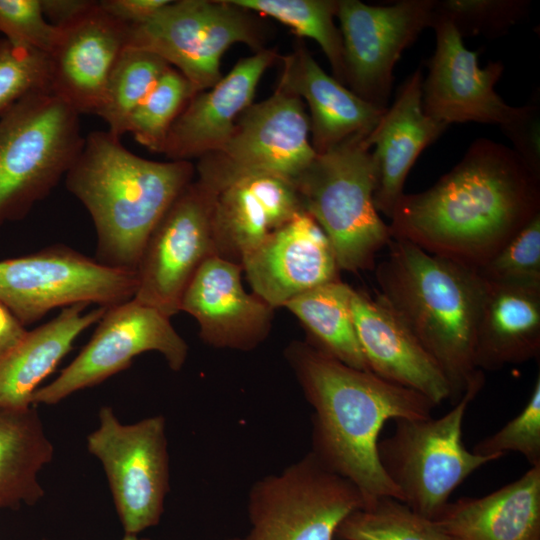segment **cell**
<instances>
[{"instance_id": "cell-12", "label": "cell", "mask_w": 540, "mask_h": 540, "mask_svg": "<svg viewBox=\"0 0 540 540\" xmlns=\"http://www.w3.org/2000/svg\"><path fill=\"white\" fill-rule=\"evenodd\" d=\"M86 444L103 466L125 534L157 525L170 488L165 417L123 424L110 406H102Z\"/></svg>"}, {"instance_id": "cell-27", "label": "cell", "mask_w": 540, "mask_h": 540, "mask_svg": "<svg viewBox=\"0 0 540 540\" xmlns=\"http://www.w3.org/2000/svg\"><path fill=\"white\" fill-rule=\"evenodd\" d=\"M88 304L65 307L48 322L30 330L0 354V409H25L41 383L72 350L80 334L97 323L107 308L85 311Z\"/></svg>"}, {"instance_id": "cell-2", "label": "cell", "mask_w": 540, "mask_h": 540, "mask_svg": "<svg viewBox=\"0 0 540 540\" xmlns=\"http://www.w3.org/2000/svg\"><path fill=\"white\" fill-rule=\"evenodd\" d=\"M285 357L313 409L310 452L352 482L366 504L383 496L402 501L379 461L380 432L389 420L431 417L436 405L412 389L350 367L308 341L292 342Z\"/></svg>"}, {"instance_id": "cell-34", "label": "cell", "mask_w": 540, "mask_h": 540, "mask_svg": "<svg viewBox=\"0 0 540 540\" xmlns=\"http://www.w3.org/2000/svg\"><path fill=\"white\" fill-rule=\"evenodd\" d=\"M42 89H49L48 55L1 40L0 116L24 96Z\"/></svg>"}, {"instance_id": "cell-38", "label": "cell", "mask_w": 540, "mask_h": 540, "mask_svg": "<svg viewBox=\"0 0 540 540\" xmlns=\"http://www.w3.org/2000/svg\"><path fill=\"white\" fill-rule=\"evenodd\" d=\"M0 33L10 42L48 55L60 29L45 18L41 0H0Z\"/></svg>"}, {"instance_id": "cell-43", "label": "cell", "mask_w": 540, "mask_h": 540, "mask_svg": "<svg viewBox=\"0 0 540 540\" xmlns=\"http://www.w3.org/2000/svg\"><path fill=\"white\" fill-rule=\"evenodd\" d=\"M228 540H246V539H245V537L244 538L233 537V538H230Z\"/></svg>"}, {"instance_id": "cell-33", "label": "cell", "mask_w": 540, "mask_h": 540, "mask_svg": "<svg viewBox=\"0 0 540 540\" xmlns=\"http://www.w3.org/2000/svg\"><path fill=\"white\" fill-rule=\"evenodd\" d=\"M194 94L190 82L170 66L128 118L126 133L150 151L160 152L172 124Z\"/></svg>"}, {"instance_id": "cell-11", "label": "cell", "mask_w": 540, "mask_h": 540, "mask_svg": "<svg viewBox=\"0 0 540 540\" xmlns=\"http://www.w3.org/2000/svg\"><path fill=\"white\" fill-rule=\"evenodd\" d=\"M309 134L303 100L277 88L242 112L221 148L198 159L197 180L216 192L252 175L293 182L316 155Z\"/></svg>"}, {"instance_id": "cell-13", "label": "cell", "mask_w": 540, "mask_h": 540, "mask_svg": "<svg viewBox=\"0 0 540 540\" xmlns=\"http://www.w3.org/2000/svg\"><path fill=\"white\" fill-rule=\"evenodd\" d=\"M97 323L92 337L70 364L36 390L34 406L54 405L99 385L129 368L145 352H159L173 371H179L187 359L188 346L170 318L134 298L107 308Z\"/></svg>"}, {"instance_id": "cell-21", "label": "cell", "mask_w": 540, "mask_h": 540, "mask_svg": "<svg viewBox=\"0 0 540 540\" xmlns=\"http://www.w3.org/2000/svg\"><path fill=\"white\" fill-rule=\"evenodd\" d=\"M277 57L274 50L263 49L242 58L214 86L194 94L172 124L160 153L173 161H191L221 148Z\"/></svg>"}, {"instance_id": "cell-42", "label": "cell", "mask_w": 540, "mask_h": 540, "mask_svg": "<svg viewBox=\"0 0 540 540\" xmlns=\"http://www.w3.org/2000/svg\"><path fill=\"white\" fill-rule=\"evenodd\" d=\"M42 540H49V539H42ZM122 540H151V539L140 538L138 534H125Z\"/></svg>"}, {"instance_id": "cell-18", "label": "cell", "mask_w": 540, "mask_h": 540, "mask_svg": "<svg viewBox=\"0 0 540 540\" xmlns=\"http://www.w3.org/2000/svg\"><path fill=\"white\" fill-rule=\"evenodd\" d=\"M241 266L253 293L273 309L339 279L327 236L304 210L246 254Z\"/></svg>"}, {"instance_id": "cell-36", "label": "cell", "mask_w": 540, "mask_h": 540, "mask_svg": "<svg viewBox=\"0 0 540 540\" xmlns=\"http://www.w3.org/2000/svg\"><path fill=\"white\" fill-rule=\"evenodd\" d=\"M527 11V1L447 0L435 3V13L450 20L462 37L502 33Z\"/></svg>"}, {"instance_id": "cell-41", "label": "cell", "mask_w": 540, "mask_h": 540, "mask_svg": "<svg viewBox=\"0 0 540 540\" xmlns=\"http://www.w3.org/2000/svg\"><path fill=\"white\" fill-rule=\"evenodd\" d=\"M26 332L25 326L0 304V354L14 346Z\"/></svg>"}, {"instance_id": "cell-37", "label": "cell", "mask_w": 540, "mask_h": 540, "mask_svg": "<svg viewBox=\"0 0 540 540\" xmlns=\"http://www.w3.org/2000/svg\"><path fill=\"white\" fill-rule=\"evenodd\" d=\"M472 452L501 458L517 452L530 467L540 465V376H537L531 395L521 412L502 428L477 442Z\"/></svg>"}, {"instance_id": "cell-8", "label": "cell", "mask_w": 540, "mask_h": 540, "mask_svg": "<svg viewBox=\"0 0 540 540\" xmlns=\"http://www.w3.org/2000/svg\"><path fill=\"white\" fill-rule=\"evenodd\" d=\"M365 498L348 479L308 452L279 473L254 482L248 493L246 540H334L342 521Z\"/></svg>"}, {"instance_id": "cell-4", "label": "cell", "mask_w": 540, "mask_h": 540, "mask_svg": "<svg viewBox=\"0 0 540 540\" xmlns=\"http://www.w3.org/2000/svg\"><path fill=\"white\" fill-rule=\"evenodd\" d=\"M376 267L378 294L439 366L456 404L483 371L474 359L484 293L477 269L392 238Z\"/></svg>"}, {"instance_id": "cell-29", "label": "cell", "mask_w": 540, "mask_h": 540, "mask_svg": "<svg viewBox=\"0 0 540 540\" xmlns=\"http://www.w3.org/2000/svg\"><path fill=\"white\" fill-rule=\"evenodd\" d=\"M353 290L336 279L296 296L284 307L305 326L312 345L350 367L370 371L354 328Z\"/></svg>"}, {"instance_id": "cell-15", "label": "cell", "mask_w": 540, "mask_h": 540, "mask_svg": "<svg viewBox=\"0 0 540 540\" xmlns=\"http://www.w3.org/2000/svg\"><path fill=\"white\" fill-rule=\"evenodd\" d=\"M216 195L196 179L172 202L138 263L135 300L169 318L180 311L190 280L201 264L215 255L212 221Z\"/></svg>"}, {"instance_id": "cell-5", "label": "cell", "mask_w": 540, "mask_h": 540, "mask_svg": "<svg viewBox=\"0 0 540 540\" xmlns=\"http://www.w3.org/2000/svg\"><path fill=\"white\" fill-rule=\"evenodd\" d=\"M368 135L316 153L293 181L302 209L327 236L339 270L350 272L374 268L377 253L392 239L374 205L377 172Z\"/></svg>"}, {"instance_id": "cell-30", "label": "cell", "mask_w": 540, "mask_h": 540, "mask_svg": "<svg viewBox=\"0 0 540 540\" xmlns=\"http://www.w3.org/2000/svg\"><path fill=\"white\" fill-rule=\"evenodd\" d=\"M252 13L271 17L297 36L316 41L328 58L334 78L347 84L343 39L334 24L338 0H230Z\"/></svg>"}, {"instance_id": "cell-26", "label": "cell", "mask_w": 540, "mask_h": 540, "mask_svg": "<svg viewBox=\"0 0 540 540\" xmlns=\"http://www.w3.org/2000/svg\"><path fill=\"white\" fill-rule=\"evenodd\" d=\"M433 520L454 540H540V465L485 496L448 502Z\"/></svg>"}, {"instance_id": "cell-6", "label": "cell", "mask_w": 540, "mask_h": 540, "mask_svg": "<svg viewBox=\"0 0 540 540\" xmlns=\"http://www.w3.org/2000/svg\"><path fill=\"white\" fill-rule=\"evenodd\" d=\"M79 116L49 89L0 116V225L24 218L65 177L85 142Z\"/></svg>"}, {"instance_id": "cell-7", "label": "cell", "mask_w": 540, "mask_h": 540, "mask_svg": "<svg viewBox=\"0 0 540 540\" xmlns=\"http://www.w3.org/2000/svg\"><path fill=\"white\" fill-rule=\"evenodd\" d=\"M484 381L482 372L439 418L395 420L393 434L378 442L380 464L402 502L429 519L439 515L452 492L472 473L498 460L469 451L462 440L466 410Z\"/></svg>"}, {"instance_id": "cell-31", "label": "cell", "mask_w": 540, "mask_h": 540, "mask_svg": "<svg viewBox=\"0 0 540 540\" xmlns=\"http://www.w3.org/2000/svg\"><path fill=\"white\" fill-rule=\"evenodd\" d=\"M170 65L154 53L126 46L117 59L96 116L117 137L126 134L128 118Z\"/></svg>"}, {"instance_id": "cell-3", "label": "cell", "mask_w": 540, "mask_h": 540, "mask_svg": "<svg viewBox=\"0 0 540 540\" xmlns=\"http://www.w3.org/2000/svg\"><path fill=\"white\" fill-rule=\"evenodd\" d=\"M194 173L191 161L148 160L108 130L90 132L64 180L93 221L95 260L136 271L152 231Z\"/></svg>"}, {"instance_id": "cell-17", "label": "cell", "mask_w": 540, "mask_h": 540, "mask_svg": "<svg viewBox=\"0 0 540 540\" xmlns=\"http://www.w3.org/2000/svg\"><path fill=\"white\" fill-rule=\"evenodd\" d=\"M58 28L59 37L48 54L49 89L80 115H97L111 71L127 45L129 26L94 1Z\"/></svg>"}, {"instance_id": "cell-35", "label": "cell", "mask_w": 540, "mask_h": 540, "mask_svg": "<svg viewBox=\"0 0 540 540\" xmlns=\"http://www.w3.org/2000/svg\"><path fill=\"white\" fill-rule=\"evenodd\" d=\"M477 271L490 282L540 285V214Z\"/></svg>"}, {"instance_id": "cell-14", "label": "cell", "mask_w": 540, "mask_h": 540, "mask_svg": "<svg viewBox=\"0 0 540 540\" xmlns=\"http://www.w3.org/2000/svg\"><path fill=\"white\" fill-rule=\"evenodd\" d=\"M432 27L436 49L422 82V109L428 117L447 126L468 121L499 125L512 140L536 121L535 106L511 107L494 90L504 71L501 62L480 68L478 52L468 50L453 23L435 10Z\"/></svg>"}, {"instance_id": "cell-1", "label": "cell", "mask_w": 540, "mask_h": 540, "mask_svg": "<svg viewBox=\"0 0 540 540\" xmlns=\"http://www.w3.org/2000/svg\"><path fill=\"white\" fill-rule=\"evenodd\" d=\"M540 214V169L478 139L431 188L400 197L391 237L479 269Z\"/></svg>"}, {"instance_id": "cell-22", "label": "cell", "mask_w": 540, "mask_h": 540, "mask_svg": "<svg viewBox=\"0 0 540 540\" xmlns=\"http://www.w3.org/2000/svg\"><path fill=\"white\" fill-rule=\"evenodd\" d=\"M292 181L252 175L217 192L213 210L215 255L241 264L243 257L302 211Z\"/></svg>"}, {"instance_id": "cell-19", "label": "cell", "mask_w": 540, "mask_h": 540, "mask_svg": "<svg viewBox=\"0 0 540 540\" xmlns=\"http://www.w3.org/2000/svg\"><path fill=\"white\" fill-rule=\"evenodd\" d=\"M241 264L213 255L190 280L180 303L199 324V336L215 348L250 351L268 336L273 308L241 281Z\"/></svg>"}, {"instance_id": "cell-24", "label": "cell", "mask_w": 540, "mask_h": 540, "mask_svg": "<svg viewBox=\"0 0 540 540\" xmlns=\"http://www.w3.org/2000/svg\"><path fill=\"white\" fill-rule=\"evenodd\" d=\"M277 88L306 101L310 142L317 154L356 135H368L386 111L329 76L303 47L283 58Z\"/></svg>"}, {"instance_id": "cell-40", "label": "cell", "mask_w": 540, "mask_h": 540, "mask_svg": "<svg viewBox=\"0 0 540 540\" xmlns=\"http://www.w3.org/2000/svg\"><path fill=\"white\" fill-rule=\"evenodd\" d=\"M91 0H41L45 18L54 26L62 27L83 12L93 3Z\"/></svg>"}, {"instance_id": "cell-20", "label": "cell", "mask_w": 540, "mask_h": 540, "mask_svg": "<svg viewBox=\"0 0 540 540\" xmlns=\"http://www.w3.org/2000/svg\"><path fill=\"white\" fill-rule=\"evenodd\" d=\"M351 312L368 369L379 377L412 389L436 406L450 400L442 371L388 303L353 290Z\"/></svg>"}, {"instance_id": "cell-39", "label": "cell", "mask_w": 540, "mask_h": 540, "mask_svg": "<svg viewBox=\"0 0 540 540\" xmlns=\"http://www.w3.org/2000/svg\"><path fill=\"white\" fill-rule=\"evenodd\" d=\"M170 0H101V8L127 26L140 25L152 18Z\"/></svg>"}, {"instance_id": "cell-28", "label": "cell", "mask_w": 540, "mask_h": 540, "mask_svg": "<svg viewBox=\"0 0 540 540\" xmlns=\"http://www.w3.org/2000/svg\"><path fill=\"white\" fill-rule=\"evenodd\" d=\"M53 456L37 406L0 409V509L34 505L43 498L38 474Z\"/></svg>"}, {"instance_id": "cell-25", "label": "cell", "mask_w": 540, "mask_h": 540, "mask_svg": "<svg viewBox=\"0 0 540 540\" xmlns=\"http://www.w3.org/2000/svg\"><path fill=\"white\" fill-rule=\"evenodd\" d=\"M485 281L475 335L477 369L498 370L540 354V285Z\"/></svg>"}, {"instance_id": "cell-32", "label": "cell", "mask_w": 540, "mask_h": 540, "mask_svg": "<svg viewBox=\"0 0 540 540\" xmlns=\"http://www.w3.org/2000/svg\"><path fill=\"white\" fill-rule=\"evenodd\" d=\"M337 540H454L434 520L393 497H379L349 514Z\"/></svg>"}, {"instance_id": "cell-23", "label": "cell", "mask_w": 540, "mask_h": 540, "mask_svg": "<svg viewBox=\"0 0 540 540\" xmlns=\"http://www.w3.org/2000/svg\"><path fill=\"white\" fill-rule=\"evenodd\" d=\"M422 82L418 69L402 84L393 105L366 138L370 147L375 146L374 205L388 218L403 195L406 177L419 154L448 127L424 113Z\"/></svg>"}, {"instance_id": "cell-9", "label": "cell", "mask_w": 540, "mask_h": 540, "mask_svg": "<svg viewBox=\"0 0 540 540\" xmlns=\"http://www.w3.org/2000/svg\"><path fill=\"white\" fill-rule=\"evenodd\" d=\"M254 20L230 0H170L148 21L129 27L126 46L156 54L198 93L223 77L220 61L233 44L264 49Z\"/></svg>"}, {"instance_id": "cell-10", "label": "cell", "mask_w": 540, "mask_h": 540, "mask_svg": "<svg viewBox=\"0 0 540 540\" xmlns=\"http://www.w3.org/2000/svg\"><path fill=\"white\" fill-rule=\"evenodd\" d=\"M136 288V271L103 265L62 244L0 260V304L23 326L75 304L109 308L132 299Z\"/></svg>"}, {"instance_id": "cell-16", "label": "cell", "mask_w": 540, "mask_h": 540, "mask_svg": "<svg viewBox=\"0 0 540 540\" xmlns=\"http://www.w3.org/2000/svg\"><path fill=\"white\" fill-rule=\"evenodd\" d=\"M434 0H403L373 6L339 0L337 17L343 39L347 83L352 92L387 109L393 69L401 53L432 26Z\"/></svg>"}]
</instances>
